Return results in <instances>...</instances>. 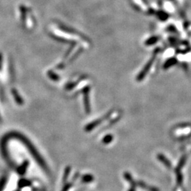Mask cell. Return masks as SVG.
Here are the masks:
<instances>
[{"instance_id":"cell-1","label":"cell","mask_w":191,"mask_h":191,"mask_svg":"<svg viewBox=\"0 0 191 191\" xmlns=\"http://www.w3.org/2000/svg\"><path fill=\"white\" fill-rule=\"evenodd\" d=\"M153 60H154V58H152V60H151L149 62V63L147 64V65L145 66V69H144L143 70H142V72H140V74H139V76H138V81H141V80H142V79H143V78L145 77V76L146 75V74H147V72H148V71H149V67H151V65H152Z\"/></svg>"},{"instance_id":"cell-2","label":"cell","mask_w":191,"mask_h":191,"mask_svg":"<svg viewBox=\"0 0 191 191\" xmlns=\"http://www.w3.org/2000/svg\"><path fill=\"white\" fill-rule=\"evenodd\" d=\"M88 88H86V90H85V96H84V103L85 106H86V112L89 113L90 111V108H89V103H88Z\"/></svg>"},{"instance_id":"cell-3","label":"cell","mask_w":191,"mask_h":191,"mask_svg":"<svg viewBox=\"0 0 191 191\" xmlns=\"http://www.w3.org/2000/svg\"><path fill=\"white\" fill-rule=\"evenodd\" d=\"M158 157H159V159L160 160L161 162H163L164 164L166 165V166L168 168L171 167V163L169 162V161L167 159H166V157H164V156H163L162 154H159V156H158Z\"/></svg>"},{"instance_id":"cell-4","label":"cell","mask_w":191,"mask_h":191,"mask_svg":"<svg viewBox=\"0 0 191 191\" xmlns=\"http://www.w3.org/2000/svg\"><path fill=\"white\" fill-rule=\"evenodd\" d=\"M138 184L140 185V186H141V187H143V188L147 189V190H148L149 191H159V190H158L157 188H156V187L149 186V185H146L145 183H142V182H140Z\"/></svg>"},{"instance_id":"cell-5","label":"cell","mask_w":191,"mask_h":191,"mask_svg":"<svg viewBox=\"0 0 191 191\" xmlns=\"http://www.w3.org/2000/svg\"><path fill=\"white\" fill-rule=\"evenodd\" d=\"M176 60H175V59H171V60H168V61L166 62V64H165L164 67L166 69L168 68V67H171V66L173 65H174V64H176Z\"/></svg>"},{"instance_id":"cell-6","label":"cell","mask_w":191,"mask_h":191,"mask_svg":"<svg viewBox=\"0 0 191 191\" xmlns=\"http://www.w3.org/2000/svg\"><path fill=\"white\" fill-rule=\"evenodd\" d=\"M113 140V137L110 135H106L105 138H103V142L105 144H109Z\"/></svg>"},{"instance_id":"cell-7","label":"cell","mask_w":191,"mask_h":191,"mask_svg":"<svg viewBox=\"0 0 191 191\" xmlns=\"http://www.w3.org/2000/svg\"><path fill=\"white\" fill-rule=\"evenodd\" d=\"M93 178L91 175H86V176H84V178H83V181L84 182H91L93 180Z\"/></svg>"},{"instance_id":"cell-8","label":"cell","mask_w":191,"mask_h":191,"mask_svg":"<svg viewBox=\"0 0 191 191\" xmlns=\"http://www.w3.org/2000/svg\"><path fill=\"white\" fill-rule=\"evenodd\" d=\"M157 41V38L154 37V38H150L149 40H148V41H147V43L149 45H151V44H152V43H156V41Z\"/></svg>"},{"instance_id":"cell-9","label":"cell","mask_w":191,"mask_h":191,"mask_svg":"<svg viewBox=\"0 0 191 191\" xmlns=\"http://www.w3.org/2000/svg\"><path fill=\"white\" fill-rule=\"evenodd\" d=\"M135 187L134 185H132V188H130V190L129 191H135Z\"/></svg>"}]
</instances>
